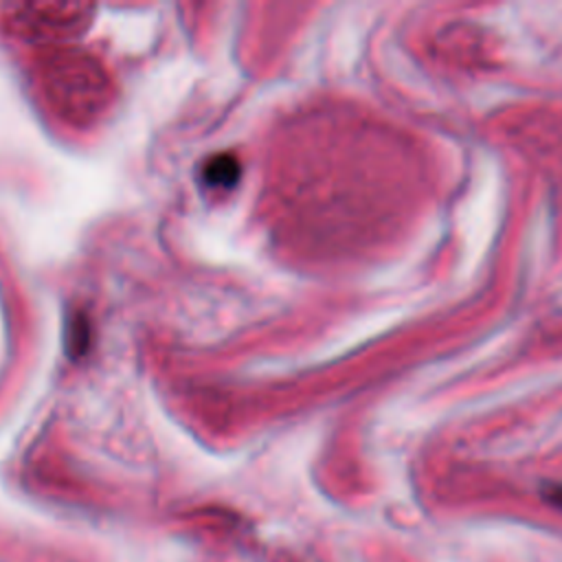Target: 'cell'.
<instances>
[{
	"instance_id": "3",
	"label": "cell",
	"mask_w": 562,
	"mask_h": 562,
	"mask_svg": "<svg viewBox=\"0 0 562 562\" xmlns=\"http://www.w3.org/2000/svg\"><path fill=\"white\" fill-rule=\"evenodd\" d=\"M237 165H235V160H231V158H226V156H222L220 160H213L211 165H209V169H206V178L213 182V184H226V182H233L235 180V176H237Z\"/></svg>"
},
{
	"instance_id": "4",
	"label": "cell",
	"mask_w": 562,
	"mask_h": 562,
	"mask_svg": "<svg viewBox=\"0 0 562 562\" xmlns=\"http://www.w3.org/2000/svg\"><path fill=\"white\" fill-rule=\"evenodd\" d=\"M542 498H544L549 505L562 509V485H544Z\"/></svg>"
},
{
	"instance_id": "2",
	"label": "cell",
	"mask_w": 562,
	"mask_h": 562,
	"mask_svg": "<svg viewBox=\"0 0 562 562\" xmlns=\"http://www.w3.org/2000/svg\"><path fill=\"white\" fill-rule=\"evenodd\" d=\"M94 4L86 2H4L0 22L13 37L46 48L68 46L90 26Z\"/></svg>"
},
{
	"instance_id": "1",
	"label": "cell",
	"mask_w": 562,
	"mask_h": 562,
	"mask_svg": "<svg viewBox=\"0 0 562 562\" xmlns=\"http://www.w3.org/2000/svg\"><path fill=\"white\" fill-rule=\"evenodd\" d=\"M35 81L48 110L75 127L97 123L114 97L108 68L75 44L42 50L35 61Z\"/></svg>"
}]
</instances>
